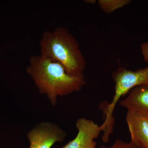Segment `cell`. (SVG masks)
<instances>
[{"label": "cell", "mask_w": 148, "mask_h": 148, "mask_svg": "<svg viewBox=\"0 0 148 148\" xmlns=\"http://www.w3.org/2000/svg\"><path fill=\"white\" fill-rule=\"evenodd\" d=\"M67 133L58 125L50 121L35 124L28 132L29 148H51L54 144L63 142Z\"/></svg>", "instance_id": "4"}, {"label": "cell", "mask_w": 148, "mask_h": 148, "mask_svg": "<svg viewBox=\"0 0 148 148\" xmlns=\"http://www.w3.org/2000/svg\"><path fill=\"white\" fill-rule=\"evenodd\" d=\"M26 72L40 93L46 95L53 106L58 97L78 92L86 84L83 74L71 75L61 64L41 54L30 57Z\"/></svg>", "instance_id": "1"}, {"label": "cell", "mask_w": 148, "mask_h": 148, "mask_svg": "<svg viewBox=\"0 0 148 148\" xmlns=\"http://www.w3.org/2000/svg\"><path fill=\"white\" fill-rule=\"evenodd\" d=\"M76 127L78 130L76 137L61 148H96L97 143L94 140L101 131L105 132L106 130L104 124L98 125L85 118L78 119Z\"/></svg>", "instance_id": "5"}, {"label": "cell", "mask_w": 148, "mask_h": 148, "mask_svg": "<svg viewBox=\"0 0 148 148\" xmlns=\"http://www.w3.org/2000/svg\"><path fill=\"white\" fill-rule=\"evenodd\" d=\"M40 54L61 64L73 76L83 74L86 61L73 35L63 27L43 33L40 42Z\"/></svg>", "instance_id": "2"}, {"label": "cell", "mask_w": 148, "mask_h": 148, "mask_svg": "<svg viewBox=\"0 0 148 148\" xmlns=\"http://www.w3.org/2000/svg\"><path fill=\"white\" fill-rule=\"evenodd\" d=\"M85 2L88 3L94 4L96 2L95 0H86L85 1Z\"/></svg>", "instance_id": "11"}, {"label": "cell", "mask_w": 148, "mask_h": 148, "mask_svg": "<svg viewBox=\"0 0 148 148\" xmlns=\"http://www.w3.org/2000/svg\"><path fill=\"white\" fill-rule=\"evenodd\" d=\"M119 104L127 111L148 116V86L133 88Z\"/></svg>", "instance_id": "7"}, {"label": "cell", "mask_w": 148, "mask_h": 148, "mask_svg": "<svg viewBox=\"0 0 148 148\" xmlns=\"http://www.w3.org/2000/svg\"><path fill=\"white\" fill-rule=\"evenodd\" d=\"M131 2L130 0H99L98 4L106 13L110 14Z\"/></svg>", "instance_id": "8"}, {"label": "cell", "mask_w": 148, "mask_h": 148, "mask_svg": "<svg viewBox=\"0 0 148 148\" xmlns=\"http://www.w3.org/2000/svg\"><path fill=\"white\" fill-rule=\"evenodd\" d=\"M112 77L115 83V93L112 102L105 111L106 119L103 123L108 132L113 131V113L121 97L136 86H148V66L135 71L128 70L119 66L116 71L113 72Z\"/></svg>", "instance_id": "3"}, {"label": "cell", "mask_w": 148, "mask_h": 148, "mask_svg": "<svg viewBox=\"0 0 148 148\" xmlns=\"http://www.w3.org/2000/svg\"><path fill=\"white\" fill-rule=\"evenodd\" d=\"M141 49L144 60L146 62H148V42L142 44Z\"/></svg>", "instance_id": "10"}, {"label": "cell", "mask_w": 148, "mask_h": 148, "mask_svg": "<svg viewBox=\"0 0 148 148\" xmlns=\"http://www.w3.org/2000/svg\"><path fill=\"white\" fill-rule=\"evenodd\" d=\"M125 119L131 142L138 148H148V116L127 111Z\"/></svg>", "instance_id": "6"}, {"label": "cell", "mask_w": 148, "mask_h": 148, "mask_svg": "<svg viewBox=\"0 0 148 148\" xmlns=\"http://www.w3.org/2000/svg\"><path fill=\"white\" fill-rule=\"evenodd\" d=\"M100 148H138L132 142L125 143L119 139L117 140L112 146L109 147H102Z\"/></svg>", "instance_id": "9"}]
</instances>
